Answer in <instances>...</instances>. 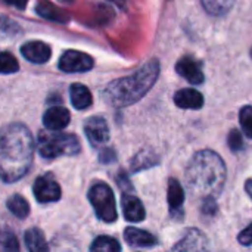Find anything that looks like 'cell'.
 Returning <instances> with one entry per match:
<instances>
[{
	"label": "cell",
	"mask_w": 252,
	"mask_h": 252,
	"mask_svg": "<svg viewBox=\"0 0 252 252\" xmlns=\"http://www.w3.org/2000/svg\"><path fill=\"white\" fill-rule=\"evenodd\" d=\"M34 157V139L31 131L19 123L7 124L0 130V179L15 183L22 179Z\"/></svg>",
	"instance_id": "1"
},
{
	"label": "cell",
	"mask_w": 252,
	"mask_h": 252,
	"mask_svg": "<svg viewBox=\"0 0 252 252\" xmlns=\"http://www.w3.org/2000/svg\"><path fill=\"white\" fill-rule=\"evenodd\" d=\"M159 75V62L152 59L139 68L134 74L114 80L103 90L105 100L115 106L124 108L140 100L155 84Z\"/></svg>",
	"instance_id": "2"
},
{
	"label": "cell",
	"mask_w": 252,
	"mask_h": 252,
	"mask_svg": "<svg viewBox=\"0 0 252 252\" xmlns=\"http://www.w3.org/2000/svg\"><path fill=\"white\" fill-rule=\"evenodd\" d=\"M226 179V165L213 151L198 152L186 171V182L192 192L204 196L220 193Z\"/></svg>",
	"instance_id": "3"
},
{
	"label": "cell",
	"mask_w": 252,
	"mask_h": 252,
	"mask_svg": "<svg viewBox=\"0 0 252 252\" xmlns=\"http://www.w3.org/2000/svg\"><path fill=\"white\" fill-rule=\"evenodd\" d=\"M80 140L71 133H40L38 154L46 159H55L62 155H77Z\"/></svg>",
	"instance_id": "4"
},
{
	"label": "cell",
	"mask_w": 252,
	"mask_h": 252,
	"mask_svg": "<svg viewBox=\"0 0 252 252\" xmlns=\"http://www.w3.org/2000/svg\"><path fill=\"white\" fill-rule=\"evenodd\" d=\"M89 199L96 211L97 217L105 223H112L117 220L115 196L112 189L106 183H94L89 190Z\"/></svg>",
	"instance_id": "5"
},
{
	"label": "cell",
	"mask_w": 252,
	"mask_h": 252,
	"mask_svg": "<svg viewBox=\"0 0 252 252\" xmlns=\"http://www.w3.org/2000/svg\"><path fill=\"white\" fill-rule=\"evenodd\" d=\"M94 61L90 55L78 52V50H68L59 59V69L63 72H87L93 68Z\"/></svg>",
	"instance_id": "6"
},
{
	"label": "cell",
	"mask_w": 252,
	"mask_h": 252,
	"mask_svg": "<svg viewBox=\"0 0 252 252\" xmlns=\"http://www.w3.org/2000/svg\"><path fill=\"white\" fill-rule=\"evenodd\" d=\"M32 192L40 204H50L61 199V186L50 176L38 177L32 186Z\"/></svg>",
	"instance_id": "7"
},
{
	"label": "cell",
	"mask_w": 252,
	"mask_h": 252,
	"mask_svg": "<svg viewBox=\"0 0 252 252\" xmlns=\"http://www.w3.org/2000/svg\"><path fill=\"white\" fill-rule=\"evenodd\" d=\"M86 136L93 146H102L109 140V128L102 117H92L84 126Z\"/></svg>",
	"instance_id": "8"
},
{
	"label": "cell",
	"mask_w": 252,
	"mask_h": 252,
	"mask_svg": "<svg viewBox=\"0 0 252 252\" xmlns=\"http://www.w3.org/2000/svg\"><path fill=\"white\" fill-rule=\"evenodd\" d=\"M69 111L63 106H52L43 115V124L47 130L59 131L69 124Z\"/></svg>",
	"instance_id": "9"
},
{
	"label": "cell",
	"mask_w": 252,
	"mask_h": 252,
	"mask_svg": "<svg viewBox=\"0 0 252 252\" xmlns=\"http://www.w3.org/2000/svg\"><path fill=\"white\" fill-rule=\"evenodd\" d=\"M22 56L32 63H44L50 59V46L43 41H28L21 47Z\"/></svg>",
	"instance_id": "10"
},
{
	"label": "cell",
	"mask_w": 252,
	"mask_h": 252,
	"mask_svg": "<svg viewBox=\"0 0 252 252\" xmlns=\"http://www.w3.org/2000/svg\"><path fill=\"white\" fill-rule=\"evenodd\" d=\"M173 252H207V239L198 230H189Z\"/></svg>",
	"instance_id": "11"
},
{
	"label": "cell",
	"mask_w": 252,
	"mask_h": 252,
	"mask_svg": "<svg viewBox=\"0 0 252 252\" xmlns=\"http://www.w3.org/2000/svg\"><path fill=\"white\" fill-rule=\"evenodd\" d=\"M176 71L192 84H201L204 81V74L199 63L190 58H182L176 65Z\"/></svg>",
	"instance_id": "12"
},
{
	"label": "cell",
	"mask_w": 252,
	"mask_h": 252,
	"mask_svg": "<svg viewBox=\"0 0 252 252\" xmlns=\"http://www.w3.org/2000/svg\"><path fill=\"white\" fill-rule=\"evenodd\" d=\"M174 102L183 109H199L204 105V96L195 89H183L174 94Z\"/></svg>",
	"instance_id": "13"
},
{
	"label": "cell",
	"mask_w": 252,
	"mask_h": 252,
	"mask_svg": "<svg viewBox=\"0 0 252 252\" xmlns=\"http://www.w3.org/2000/svg\"><path fill=\"white\" fill-rule=\"evenodd\" d=\"M121 204H123V213H124L126 220L137 223L145 219V216H146L145 208H143L140 199H137L136 196L126 193V195H123Z\"/></svg>",
	"instance_id": "14"
},
{
	"label": "cell",
	"mask_w": 252,
	"mask_h": 252,
	"mask_svg": "<svg viewBox=\"0 0 252 252\" xmlns=\"http://www.w3.org/2000/svg\"><path fill=\"white\" fill-rule=\"evenodd\" d=\"M124 238L131 247H139V248H148L157 245V238L151 235L146 230L136 229V227H128L124 232Z\"/></svg>",
	"instance_id": "15"
},
{
	"label": "cell",
	"mask_w": 252,
	"mask_h": 252,
	"mask_svg": "<svg viewBox=\"0 0 252 252\" xmlns=\"http://www.w3.org/2000/svg\"><path fill=\"white\" fill-rule=\"evenodd\" d=\"M69 96H71V103L75 109H87L92 102V93L84 84H72L69 87Z\"/></svg>",
	"instance_id": "16"
},
{
	"label": "cell",
	"mask_w": 252,
	"mask_h": 252,
	"mask_svg": "<svg viewBox=\"0 0 252 252\" xmlns=\"http://www.w3.org/2000/svg\"><path fill=\"white\" fill-rule=\"evenodd\" d=\"M25 245L30 252H49L46 238L37 227H31L25 232Z\"/></svg>",
	"instance_id": "17"
},
{
	"label": "cell",
	"mask_w": 252,
	"mask_h": 252,
	"mask_svg": "<svg viewBox=\"0 0 252 252\" xmlns=\"http://www.w3.org/2000/svg\"><path fill=\"white\" fill-rule=\"evenodd\" d=\"M167 199H168V205H170V210L171 211L180 210L182 205H183V202H185L183 188H182V185L176 179H171L168 182V195H167Z\"/></svg>",
	"instance_id": "18"
},
{
	"label": "cell",
	"mask_w": 252,
	"mask_h": 252,
	"mask_svg": "<svg viewBox=\"0 0 252 252\" xmlns=\"http://www.w3.org/2000/svg\"><path fill=\"white\" fill-rule=\"evenodd\" d=\"M37 13L41 16V18H46L49 21H53V22H59V24H65L69 21V15L58 10L55 6L49 4V3H40L37 7H35Z\"/></svg>",
	"instance_id": "19"
},
{
	"label": "cell",
	"mask_w": 252,
	"mask_h": 252,
	"mask_svg": "<svg viewBox=\"0 0 252 252\" xmlns=\"http://www.w3.org/2000/svg\"><path fill=\"white\" fill-rule=\"evenodd\" d=\"M7 210L18 219H25L30 214V205L21 195H13L7 199Z\"/></svg>",
	"instance_id": "20"
},
{
	"label": "cell",
	"mask_w": 252,
	"mask_h": 252,
	"mask_svg": "<svg viewBox=\"0 0 252 252\" xmlns=\"http://www.w3.org/2000/svg\"><path fill=\"white\" fill-rule=\"evenodd\" d=\"M90 252H121V245L111 236H99L92 244Z\"/></svg>",
	"instance_id": "21"
},
{
	"label": "cell",
	"mask_w": 252,
	"mask_h": 252,
	"mask_svg": "<svg viewBox=\"0 0 252 252\" xmlns=\"http://www.w3.org/2000/svg\"><path fill=\"white\" fill-rule=\"evenodd\" d=\"M201 1L208 13L219 16L227 13L233 7L236 0H201Z\"/></svg>",
	"instance_id": "22"
},
{
	"label": "cell",
	"mask_w": 252,
	"mask_h": 252,
	"mask_svg": "<svg viewBox=\"0 0 252 252\" xmlns=\"http://www.w3.org/2000/svg\"><path fill=\"white\" fill-rule=\"evenodd\" d=\"M157 162H158L157 155H154L149 151H143V152H139L134 157V159L131 162V168H133V171H140V170H145V168H149V167L155 165Z\"/></svg>",
	"instance_id": "23"
},
{
	"label": "cell",
	"mask_w": 252,
	"mask_h": 252,
	"mask_svg": "<svg viewBox=\"0 0 252 252\" xmlns=\"http://www.w3.org/2000/svg\"><path fill=\"white\" fill-rule=\"evenodd\" d=\"M0 252H21L16 236L9 230H0Z\"/></svg>",
	"instance_id": "24"
},
{
	"label": "cell",
	"mask_w": 252,
	"mask_h": 252,
	"mask_svg": "<svg viewBox=\"0 0 252 252\" xmlns=\"http://www.w3.org/2000/svg\"><path fill=\"white\" fill-rule=\"evenodd\" d=\"M19 69V63L16 58L9 52L0 53V74H12Z\"/></svg>",
	"instance_id": "25"
},
{
	"label": "cell",
	"mask_w": 252,
	"mask_h": 252,
	"mask_svg": "<svg viewBox=\"0 0 252 252\" xmlns=\"http://www.w3.org/2000/svg\"><path fill=\"white\" fill-rule=\"evenodd\" d=\"M239 121L244 133L252 139V106H244L239 112Z\"/></svg>",
	"instance_id": "26"
},
{
	"label": "cell",
	"mask_w": 252,
	"mask_h": 252,
	"mask_svg": "<svg viewBox=\"0 0 252 252\" xmlns=\"http://www.w3.org/2000/svg\"><path fill=\"white\" fill-rule=\"evenodd\" d=\"M227 142H229L230 149H232V151H235V152L241 151V149H242V146H244L242 134H241V131H239V130H232V131H230V134H229Z\"/></svg>",
	"instance_id": "27"
},
{
	"label": "cell",
	"mask_w": 252,
	"mask_h": 252,
	"mask_svg": "<svg viewBox=\"0 0 252 252\" xmlns=\"http://www.w3.org/2000/svg\"><path fill=\"white\" fill-rule=\"evenodd\" d=\"M239 242L242 244V245H252V224L251 226H248L245 230H242L241 233H239Z\"/></svg>",
	"instance_id": "28"
},
{
	"label": "cell",
	"mask_w": 252,
	"mask_h": 252,
	"mask_svg": "<svg viewBox=\"0 0 252 252\" xmlns=\"http://www.w3.org/2000/svg\"><path fill=\"white\" fill-rule=\"evenodd\" d=\"M7 4H12V6H15V7H18V9H25V6H27V1L28 0H4Z\"/></svg>",
	"instance_id": "29"
},
{
	"label": "cell",
	"mask_w": 252,
	"mask_h": 252,
	"mask_svg": "<svg viewBox=\"0 0 252 252\" xmlns=\"http://www.w3.org/2000/svg\"><path fill=\"white\" fill-rule=\"evenodd\" d=\"M111 3H114L118 7H126V0H109Z\"/></svg>",
	"instance_id": "30"
},
{
	"label": "cell",
	"mask_w": 252,
	"mask_h": 252,
	"mask_svg": "<svg viewBox=\"0 0 252 252\" xmlns=\"http://www.w3.org/2000/svg\"><path fill=\"white\" fill-rule=\"evenodd\" d=\"M245 189H247V192L250 193V196L252 198V180H248V182H247V185H245Z\"/></svg>",
	"instance_id": "31"
}]
</instances>
